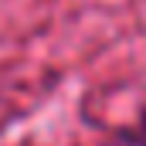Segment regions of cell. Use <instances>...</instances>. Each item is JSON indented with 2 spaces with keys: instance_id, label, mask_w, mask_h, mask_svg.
Here are the masks:
<instances>
[{
  "instance_id": "6da1fadb",
  "label": "cell",
  "mask_w": 146,
  "mask_h": 146,
  "mask_svg": "<svg viewBox=\"0 0 146 146\" xmlns=\"http://www.w3.org/2000/svg\"><path fill=\"white\" fill-rule=\"evenodd\" d=\"M139 136H143V143H146V109H143V115H139Z\"/></svg>"
}]
</instances>
